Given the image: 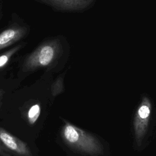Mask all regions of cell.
<instances>
[{"label": "cell", "instance_id": "cell-1", "mask_svg": "<svg viewBox=\"0 0 156 156\" xmlns=\"http://www.w3.org/2000/svg\"><path fill=\"white\" fill-rule=\"evenodd\" d=\"M64 143L72 151L88 156H100L104 148L100 141L91 133L65 122L61 130Z\"/></svg>", "mask_w": 156, "mask_h": 156}, {"label": "cell", "instance_id": "cell-2", "mask_svg": "<svg viewBox=\"0 0 156 156\" xmlns=\"http://www.w3.org/2000/svg\"><path fill=\"white\" fill-rule=\"evenodd\" d=\"M59 52V45L56 40L43 42L26 57L21 66L23 72H32L49 66L58 57Z\"/></svg>", "mask_w": 156, "mask_h": 156}, {"label": "cell", "instance_id": "cell-3", "mask_svg": "<svg viewBox=\"0 0 156 156\" xmlns=\"http://www.w3.org/2000/svg\"><path fill=\"white\" fill-rule=\"evenodd\" d=\"M151 114V106L146 99L140 105L134 119V136L135 144L140 149L147 135Z\"/></svg>", "mask_w": 156, "mask_h": 156}, {"label": "cell", "instance_id": "cell-4", "mask_svg": "<svg viewBox=\"0 0 156 156\" xmlns=\"http://www.w3.org/2000/svg\"><path fill=\"white\" fill-rule=\"evenodd\" d=\"M0 141L11 152L18 156H33L27 143L0 127Z\"/></svg>", "mask_w": 156, "mask_h": 156}, {"label": "cell", "instance_id": "cell-5", "mask_svg": "<svg viewBox=\"0 0 156 156\" xmlns=\"http://www.w3.org/2000/svg\"><path fill=\"white\" fill-rule=\"evenodd\" d=\"M28 31L24 26L13 25L0 33V50L4 49L24 37Z\"/></svg>", "mask_w": 156, "mask_h": 156}, {"label": "cell", "instance_id": "cell-6", "mask_svg": "<svg viewBox=\"0 0 156 156\" xmlns=\"http://www.w3.org/2000/svg\"><path fill=\"white\" fill-rule=\"evenodd\" d=\"M38 2L48 5L57 10L76 11L85 9L93 1L80 0H42L38 1Z\"/></svg>", "mask_w": 156, "mask_h": 156}, {"label": "cell", "instance_id": "cell-7", "mask_svg": "<svg viewBox=\"0 0 156 156\" xmlns=\"http://www.w3.org/2000/svg\"><path fill=\"white\" fill-rule=\"evenodd\" d=\"M23 46L24 43L18 44L15 46L10 48V49L6 51L4 53L0 54V69L4 68L9 63L13 56L19 50H20Z\"/></svg>", "mask_w": 156, "mask_h": 156}, {"label": "cell", "instance_id": "cell-8", "mask_svg": "<svg viewBox=\"0 0 156 156\" xmlns=\"http://www.w3.org/2000/svg\"><path fill=\"white\" fill-rule=\"evenodd\" d=\"M40 113V107L38 104H35L30 107L27 113V119L30 124H34L38 119Z\"/></svg>", "mask_w": 156, "mask_h": 156}, {"label": "cell", "instance_id": "cell-9", "mask_svg": "<svg viewBox=\"0 0 156 156\" xmlns=\"http://www.w3.org/2000/svg\"><path fill=\"white\" fill-rule=\"evenodd\" d=\"M62 79H57L52 87V94L55 96L58 94L62 90Z\"/></svg>", "mask_w": 156, "mask_h": 156}, {"label": "cell", "instance_id": "cell-10", "mask_svg": "<svg viewBox=\"0 0 156 156\" xmlns=\"http://www.w3.org/2000/svg\"><path fill=\"white\" fill-rule=\"evenodd\" d=\"M0 156H13L11 152L9 151L0 141Z\"/></svg>", "mask_w": 156, "mask_h": 156}, {"label": "cell", "instance_id": "cell-11", "mask_svg": "<svg viewBox=\"0 0 156 156\" xmlns=\"http://www.w3.org/2000/svg\"><path fill=\"white\" fill-rule=\"evenodd\" d=\"M1 98H2V94H1V93L0 92V105H1Z\"/></svg>", "mask_w": 156, "mask_h": 156}, {"label": "cell", "instance_id": "cell-12", "mask_svg": "<svg viewBox=\"0 0 156 156\" xmlns=\"http://www.w3.org/2000/svg\"><path fill=\"white\" fill-rule=\"evenodd\" d=\"M0 5H1V4H0ZM1 5H0V12H1Z\"/></svg>", "mask_w": 156, "mask_h": 156}]
</instances>
